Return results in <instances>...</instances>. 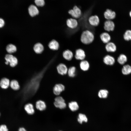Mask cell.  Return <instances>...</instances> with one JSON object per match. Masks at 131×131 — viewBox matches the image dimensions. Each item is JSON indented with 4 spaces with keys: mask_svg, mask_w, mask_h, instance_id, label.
Here are the masks:
<instances>
[{
    "mask_svg": "<svg viewBox=\"0 0 131 131\" xmlns=\"http://www.w3.org/2000/svg\"><path fill=\"white\" fill-rule=\"evenodd\" d=\"M126 56L124 54H121L118 57L117 61L121 65H124L127 61Z\"/></svg>",
    "mask_w": 131,
    "mask_h": 131,
    "instance_id": "obj_24",
    "label": "cell"
},
{
    "mask_svg": "<svg viewBox=\"0 0 131 131\" xmlns=\"http://www.w3.org/2000/svg\"><path fill=\"white\" fill-rule=\"evenodd\" d=\"M103 16L106 20H113L116 17V13L114 11L107 9L104 12Z\"/></svg>",
    "mask_w": 131,
    "mask_h": 131,
    "instance_id": "obj_11",
    "label": "cell"
},
{
    "mask_svg": "<svg viewBox=\"0 0 131 131\" xmlns=\"http://www.w3.org/2000/svg\"><path fill=\"white\" fill-rule=\"evenodd\" d=\"M6 50L8 53L11 54L16 51L17 48L16 46L14 45L9 44L7 46Z\"/></svg>",
    "mask_w": 131,
    "mask_h": 131,
    "instance_id": "obj_28",
    "label": "cell"
},
{
    "mask_svg": "<svg viewBox=\"0 0 131 131\" xmlns=\"http://www.w3.org/2000/svg\"><path fill=\"white\" fill-rule=\"evenodd\" d=\"M33 49L35 53L39 54L43 52L44 48L43 44L40 42H37L34 45Z\"/></svg>",
    "mask_w": 131,
    "mask_h": 131,
    "instance_id": "obj_18",
    "label": "cell"
},
{
    "mask_svg": "<svg viewBox=\"0 0 131 131\" xmlns=\"http://www.w3.org/2000/svg\"><path fill=\"white\" fill-rule=\"evenodd\" d=\"M68 106L70 109L72 111H76L79 108V106L78 103L75 101H72L69 102Z\"/></svg>",
    "mask_w": 131,
    "mask_h": 131,
    "instance_id": "obj_26",
    "label": "cell"
},
{
    "mask_svg": "<svg viewBox=\"0 0 131 131\" xmlns=\"http://www.w3.org/2000/svg\"><path fill=\"white\" fill-rule=\"evenodd\" d=\"M49 66L48 64L40 72L34 75L28 82L24 89L25 99L31 98L37 92L42 79Z\"/></svg>",
    "mask_w": 131,
    "mask_h": 131,
    "instance_id": "obj_1",
    "label": "cell"
},
{
    "mask_svg": "<svg viewBox=\"0 0 131 131\" xmlns=\"http://www.w3.org/2000/svg\"><path fill=\"white\" fill-rule=\"evenodd\" d=\"M129 15L131 17V11H130L129 13Z\"/></svg>",
    "mask_w": 131,
    "mask_h": 131,
    "instance_id": "obj_37",
    "label": "cell"
},
{
    "mask_svg": "<svg viewBox=\"0 0 131 131\" xmlns=\"http://www.w3.org/2000/svg\"><path fill=\"white\" fill-rule=\"evenodd\" d=\"M36 5L39 7H42L45 4L44 0H35Z\"/></svg>",
    "mask_w": 131,
    "mask_h": 131,
    "instance_id": "obj_33",
    "label": "cell"
},
{
    "mask_svg": "<svg viewBox=\"0 0 131 131\" xmlns=\"http://www.w3.org/2000/svg\"><path fill=\"white\" fill-rule=\"evenodd\" d=\"M54 105L57 108L63 109L66 107V104L63 97L61 96L57 97L54 99Z\"/></svg>",
    "mask_w": 131,
    "mask_h": 131,
    "instance_id": "obj_5",
    "label": "cell"
},
{
    "mask_svg": "<svg viewBox=\"0 0 131 131\" xmlns=\"http://www.w3.org/2000/svg\"><path fill=\"white\" fill-rule=\"evenodd\" d=\"M81 42L85 45H89L92 43L95 39L94 33L91 30L86 29L83 31L80 37Z\"/></svg>",
    "mask_w": 131,
    "mask_h": 131,
    "instance_id": "obj_2",
    "label": "cell"
},
{
    "mask_svg": "<svg viewBox=\"0 0 131 131\" xmlns=\"http://www.w3.org/2000/svg\"><path fill=\"white\" fill-rule=\"evenodd\" d=\"M0 131H8V129L6 125L2 124L0 126Z\"/></svg>",
    "mask_w": 131,
    "mask_h": 131,
    "instance_id": "obj_34",
    "label": "cell"
},
{
    "mask_svg": "<svg viewBox=\"0 0 131 131\" xmlns=\"http://www.w3.org/2000/svg\"><path fill=\"white\" fill-rule=\"evenodd\" d=\"M66 24L68 28L72 30L76 29L79 25L78 20L73 18L67 19L66 20Z\"/></svg>",
    "mask_w": 131,
    "mask_h": 131,
    "instance_id": "obj_7",
    "label": "cell"
},
{
    "mask_svg": "<svg viewBox=\"0 0 131 131\" xmlns=\"http://www.w3.org/2000/svg\"><path fill=\"white\" fill-rule=\"evenodd\" d=\"M36 108L40 111H43L45 110L46 108V105L45 102L42 100L37 101L35 104Z\"/></svg>",
    "mask_w": 131,
    "mask_h": 131,
    "instance_id": "obj_23",
    "label": "cell"
},
{
    "mask_svg": "<svg viewBox=\"0 0 131 131\" xmlns=\"http://www.w3.org/2000/svg\"><path fill=\"white\" fill-rule=\"evenodd\" d=\"M74 55L73 52L69 49L65 50L62 53L64 59L68 61L72 60L74 57Z\"/></svg>",
    "mask_w": 131,
    "mask_h": 131,
    "instance_id": "obj_16",
    "label": "cell"
},
{
    "mask_svg": "<svg viewBox=\"0 0 131 131\" xmlns=\"http://www.w3.org/2000/svg\"><path fill=\"white\" fill-rule=\"evenodd\" d=\"M24 109L28 114L29 115L33 114L35 112V110L33 105L31 103H28L25 106Z\"/></svg>",
    "mask_w": 131,
    "mask_h": 131,
    "instance_id": "obj_22",
    "label": "cell"
},
{
    "mask_svg": "<svg viewBox=\"0 0 131 131\" xmlns=\"http://www.w3.org/2000/svg\"><path fill=\"white\" fill-rule=\"evenodd\" d=\"M122 73L124 75H128L131 73V66L129 65H124L122 69Z\"/></svg>",
    "mask_w": 131,
    "mask_h": 131,
    "instance_id": "obj_27",
    "label": "cell"
},
{
    "mask_svg": "<svg viewBox=\"0 0 131 131\" xmlns=\"http://www.w3.org/2000/svg\"><path fill=\"white\" fill-rule=\"evenodd\" d=\"M108 91L106 89H101L99 91L98 96L101 98H106L108 96Z\"/></svg>",
    "mask_w": 131,
    "mask_h": 131,
    "instance_id": "obj_30",
    "label": "cell"
},
{
    "mask_svg": "<svg viewBox=\"0 0 131 131\" xmlns=\"http://www.w3.org/2000/svg\"><path fill=\"white\" fill-rule=\"evenodd\" d=\"M5 64L8 65L9 64L10 66L14 67L16 66L18 64L17 58L11 54H8L5 55Z\"/></svg>",
    "mask_w": 131,
    "mask_h": 131,
    "instance_id": "obj_3",
    "label": "cell"
},
{
    "mask_svg": "<svg viewBox=\"0 0 131 131\" xmlns=\"http://www.w3.org/2000/svg\"><path fill=\"white\" fill-rule=\"evenodd\" d=\"M79 66L81 69L84 71L88 70L90 67L89 62L85 59L81 61Z\"/></svg>",
    "mask_w": 131,
    "mask_h": 131,
    "instance_id": "obj_20",
    "label": "cell"
},
{
    "mask_svg": "<svg viewBox=\"0 0 131 131\" xmlns=\"http://www.w3.org/2000/svg\"></svg>",
    "mask_w": 131,
    "mask_h": 131,
    "instance_id": "obj_38",
    "label": "cell"
},
{
    "mask_svg": "<svg viewBox=\"0 0 131 131\" xmlns=\"http://www.w3.org/2000/svg\"><path fill=\"white\" fill-rule=\"evenodd\" d=\"M59 43L56 40H52L49 43L48 46L50 49L53 50H56L58 49L59 47Z\"/></svg>",
    "mask_w": 131,
    "mask_h": 131,
    "instance_id": "obj_19",
    "label": "cell"
},
{
    "mask_svg": "<svg viewBox=\"0 0 131 131\" xmlns=\"http://www.w3.org/2000/svg\"><path fill=\"white\" fill-rule=\"evenodd\" d=\"M86 57L85 52L82 49L79 48L75 50L74 57L76 60L81 61L84 60Z\"/></svg>",
    "mask_w": 131,
    "mask_h": 131,
    "instance_id": "obj_9",
    "label": "cell"
},
{
    "mask_svg": "<svg viewBox=\"0 0 131 131\" xmlns=\"http://www.w3.org/2000/svg\"><path fill=\"white\" fill-rule=\"evenodd\" d=\"M9 80L6 78H2L0 81V86L2 89H6L10 86Z\"/></svg>",
    "mask_w": 131,
    "mask_h": 131,
    "instance_id": "obj_21",
    "label": "cell"
},
{
    "mask_svg": "<svg viewBox=\"0 0 131 131\" xmlns=\"http://www.w3.org/2000/svg\"><path fill=\"white\" fill-rule=\"evenodd\" d=\"M18 131H27L26 129L24 127H21L19 128Z\"/></svg>",
    "mask_w": 131,
    "mask_h": 131,
    "instance_id": "obj_36",
    "label": "cell"
},
{
    "mask_svg": "<svg viewBox=\"0 0 131 131\" xmlns=\"http://www.w3.org/2000/svg\"><path fill=\"white\" fill-rule=\"evenodd\" d=\"M115 26L113 20H106L104 23L103 28L105 31L109 33L114 31Z\"/></svg>",
    "mask_w": 131,
    "mask_h": 131,
    "instance_id": "obj_6",
    "label": "cell"
},
{
    "mask_svg": "<svg viewBox=\"0 0 131 131\" xmlns=\"http://www.w3.org/2000/svg\"><path fill=\"white\" fill-rule=\"evenodd\" d=\"M9 86L12 89L15 90H18L20 88L18 82L15 80H12L10 82Z\"/></svg>",
    "mask_w": 131,
    "mask_h": 131,
    "instance_id": "obj_25",
    "label": "cell"
},
{
    "mask_svg": "<svg viewBox=\"0 0 131 131\" xmlns=\"http://www.w3.org/2000/svg\"><path fill=\"white\" fill-rule=\"evenodd\" d=\"M65 87L61 84H56L53 88V91L54 94L59 95L65 89Z\"/></svg>",
    "mask_w": 131,
    "mask_h": 131,
    "instance_id": "obj_14",
    "label": "cell"
},
{
    "mask_svg": "<svg viewBox=\"0 0 131 131\" xmlns=\"http://www.w3.org/2000/svg\"><path fill=\"white\" fill-rule=\"evenodd\" d=\"M5 22L2 18H0V28H2L4 25Z\"/></svg>",
    "mask_w": 131,
    "mask_h": 131,
    "instance_id": "obj_35",
    "label": "cell"
},
{
    "mask_svg": "<svg viewBox=\"0 0 131 131\" xmlns=\"http://www.w3.org/2000/svg\"><path fill=\"white\" fill-rule=\"evenodd\" d=\"M28 11L30 15L32 17L38 15L39 12L37 7L33 5H31L29 7Z\"/></svg>",
    "mask_w": 131,
    "mask_h": 131,
    "instance_id": "obj_17",
    "label": "cell"
},
{
    "mask_svg": "<svg viewBox=\"0 0 131 131\" xmlns=\"http://www.w3.org/2000/svg\"><path fill=\"white\" fill-rule=\"evenodd\" d=\"M99 37L101 41L105 44L111 41V36L109 33L106 32L105 31L101 33Z\"/></svg>",
    "mask_w": 131,
    "mask_h": 131,
    "instance_id": "obj_13",
    "label": "cell"
},
{
    "mask_svg": "<svg viewBox=\"0 0 131 131\" xmlns=\"http://www.w3.org/2000/svg\"><path fill=\"white\" fill-rule=\"evenodd\" d=\"M68 13L72 18L77 19L81 17L82 14L80 9L76 6H74L73 9L69 10Z\"/></svg>",
    "mask_w": 131,
    "mask_h": 131,
    "instance_id": "obj_4",
    "label": "cell"
},
{
    "mask_svg": "<svg viewBox=\"0 0 131 131\" xmlns=\"http://www.w3.org/2000/svg\"></svg>",
    "mask_w": 131,
    "mask_h": 131,
    "instance_id": "obj_39",
    "label": "cell"
},
{
    "mask_svg": "<svg viewBox=\"0 0 131 131\" xmlns=\"http://www.w3.org/2000/svg\"><path fill=\"white\" fill-rule=\"evenodd\" d=\"M57 69L58 73L61 75H65L67 73V68L66 66L64 64H59L57 66Z\"/></svg>",
    "mask_w": 131,
    "mask_h": 131,
    "instance_id": "obj_15",
    "label": "cell"
},
{
    "mask_svg": "<svg viewBox=\"0 0 131 131\" xmlns=\"http://www.w3.org/2000/svg\"><path fill=\"white\" fill-rule=\"evenodd\" d=\"M103 61L104 63L106 65L112 66L115 64V60L113 56L107 54L103 57Z\"/></svg>",
    "mask_w": 131,
    "mask_h": 131,
    "instance_id": "obj_12",
    "label": "cell"
},
{
    "mask_svg": "<svg viewBox=\"0 0 131 131\" xmlns=\"http://www.w3.org/2000/svg\"><path fill=\"white\" fill-rule=\"evenodd\" d=\"M76 72V67L74 66H72L70 67L68 69L67 73L70 77H73L75 76Z\"/></svg>",
    "mask_w": 131,
    "mask_h": 131,
    "instance_id": "obj_31",
    "label": "cell"
},
{
    "mask_svg": "<svg viewBox=\"0 0 131 131\" xmlns=\"http://www.w3.org/2000/svg\"><path fill=\"white\" fill-rule=\"evenodd\" d=\"M105 48L106 51L108 53H113L117 51V47L114 42L110 41L105 44Z\"/></svg>",
    "mask_w": 131,
    "mask_h": 131,
    "instance_id": "obj_10",
    "label": "cell"
},
{
    "mask_svg": "<svg viewBox=\"0 0 131 131\" xmlns=\"http://www.w3.org/2000/svg\"><path fill=\"white\" fill-rule=\"evenodd\" d=\"M88 118L85 115L82 113H79L78 116L77 120L80 123L83 122H86L88 121Z\"/></svg>",
    "mask_w": 131,
    "mask_h": 131,
    "instance_id": "obj_29",
    "label": "cell"
},
{
    "mask_svg": "<svg viewBox=\"0 0 131 131\" xmlns=\"http://www.w3.org/2000/svg\"><path fill=\"white\" fill-rule=\"evenodd\" d=\"M123 38L126 41L131 40V30H128L126 31L123 34Z\"/></svg>",
    "mask_w": 131,
    "mask_h": 131,
    "instance_id": "obj_32",
    "label": "cell"
},
{
    "mask_svg": "<svg viewBox=\"0 0 131 131\" xmlns=\"http://www.w3.org/2000/svg\"><path fill=\"white\" fill-rule=\"evenodd\" d=\"M89 25L93 27H96L100 23V19L98 15H96L90 16L88 20Z\"/></svg>",
    "mask_w": 131,
    "mask_h": 131,
    "instance_id": "obj_8",
    "label": "cell"
}]
</instances>
